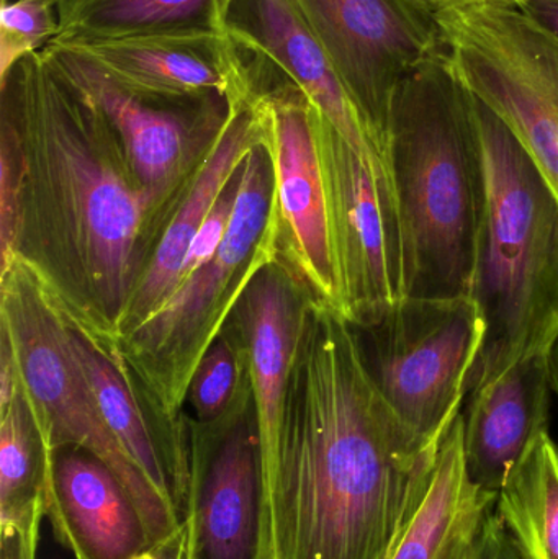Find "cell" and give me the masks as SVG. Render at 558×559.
Masks as SVG:
<instances>
[{
    "instance_id": "f1b7e54d",
    "label": "cell",
    "mask_w": 558,
    "mask_h": 559,
    "mask_svg": "<svg viewBox=\"0 0 558 559\" xmlns=\"http://www.w3.org/2000/svg\"><path fill=\"white\" fill-rule=\"evenodd\" d=\"M517 7L558 38V0H526Z\"/></svg>"
},
{
    "instance_id": "cb8c5ba5",
    "label": "cell",
    "mask_w": 558,
    "mask_h": 559,
    "mask_svg": "<svg viewBox=\"0 0 558 559\" xmlns=\"http://www.w3.org/2000/svg\"><path fill=\"white\" fill-rule=\"evenodd\" d=\"M226 331L206 352L190 381L187 401L195 413V423L213 424L251 401V391H238L246 374L242 341Z\"/></svg>"
},
{
    "instance_id": "d6986e66",
    "label": "cell",
    "mask_w": 558,
    "mask_h": 559,
    "mask_svg": "<svg viewBox=\"0 0 558 559\" xmlns=\"http://www.w3.org/2000/svg\"><path fill=\"white\" fill-rule=\"evenodd\" d=\"M64 48L87 56L131 91L153 97L229 95L238 81L235 46L216 33L134 36Z\"/></svg>"
},
{
    "instance_id": "277c9868",
    "label": "cell",
    "mask_w": 558,
    "mask_h": 559,
    "mask_svg": "<svg viewBox=\"0 0 558 559\" xmlns=\"http://www.w3.org/2000/svg\"><path fill=\"white\" fill-rule=\"evenodd\" d=\"M474 104L485 200L471 296L485 341L468 394L546 354L558 335L557 197L503 120L475 95Z\"/></svg>"
},
{
    "instance_id": "f546056e",
    "label": "cell",
    "mask_w": 558,
    "mask_h": 559,
    "mask_svg": "<svg viewBox=\"0 0 558 559\" xmlns=\"http://www.w3.org/2000/svg\"><path fill=\"white\" fill-rule=\"evenodd\" d=\"M547 368H549V380L553 393H556L558 400V335L554 338L546 352Z\"/></svg>"
},
{
    "instance_id": "4316f807",
    "label": "cell",
    "mask_w": 558,
    "mask_h": 559,
    "mask_svg": "<svg viewBox=\"0 0 558 559\" xmlns=\"http://www.w3.org/2000/svg\"><path fill=\"white\" fill-rule=\"evenodd\" d=\"M477 559H527L513 535L498 519L495 508L485 521Z\"/></svg>"
},
{
    "instance_id": "5b68a950",
    "label": "cell",
    "mask_w": 558,
    "mask_h": 559,
    "mask_svg": "<svg viewBox=\"0 0 558 559\" xmlns=\"http://www.w3.org/2000/svg\"><path fill=\"white\" fill-rule=\"evenodd\" d=\"M274 170L268 136L241 169L239 192L218 251L140 325L118 338L144 404L174 437H187L182 409L202 358L226 331L252 278L278 249L271 226Z\"/></svg>"
},
{
    "instance_id": "30bf717a",
    "label": "cell",
    "mask_w": 558,
    "mask_h": 559,
    "mask_svg": "<svg viewBox=\"0 0 558 559\" xmlns=\"http://www.w3.org/2000/svg\"><path fill=\"white\" fill-rule=\"evenodd\" d=\"M46 58L104 111L120 138L131 173L169 216L187 180L222 133L231 94L161 98L131 91L82 52L49 43Z\"/></svg>"
},
{
    "instance_id": "83f0119b",
    "label": "cell",
    "mask_w": 558,
    "mask_h": 559,
    "mask_svg": "<svg viewBox=\"0 0 558 559\" xmlns=\"http://www.w3.org/2000/svg\"><path fill=\"white\" fill-rule=\"evenodd\" d=\"M187 540H189V531L183 521L174 534L157 544L150 545L134 559H186Z\"/></svg>"
},
{
    "instance_id": "ffe728a7",
    "label": "cell",
    "mask_w": 558,
    "mask_h": 559,
    "mask_svg": "<svg viewBox=\"0 0 558 559\" xmlns=\"http://www.w3.org/2000/svg\"><path fill=\"white\" fill-rule=\"evenodd\" d=\"M495 499L468 475L461 414L442 437L425 498L392 559H477Z\"/></svg>"
},
{
    "instance_id": "3957f363",
    "label": "cell",
    "mask_w": 558,
    "mask_h": 559,
    "mask_svg": "<svg viewBox=\"0 0 558 559\" xmlns=\"http://www.w3.org/2000/svg\"><path fill=\"white\" fill-rule=\"evenodd\" d=\"M405 298L471 295L485 180L474 95L448 51L400 84L389 127Z\"/></svg>"
},
{
    "instance_id": "6da1fadb",
    "label": "cell",
    "mask_w": 558,
    "mask_h": 559,
    "mask_svg": "<svg viewBox=\"0 0 558 559\" xmlns=\"http://www.w3.org/2000/svg\"><path fill=\"white\" fill-rule=\"evenodd\" d=\"M438 450L383 400L351 322L311 299L265 489L269 559H392Z\"/></svg>"
},
{
    "instance_id": "4dcf8cb0",
    "label": "cell",
    "mask_w": 558,
    "mask_h": 559,
    "mask_svg": "<svg viewBox=\"0 0 558 559\" xmlns=\"http://www.w3.org/2000/svg\"><path fill=\"white\" fill-rule=\"evenodd\" d=\"M425 2L438 10L442 9V7L462 5V3L508 2V0H425Z\"/></svg>"
},
{
    "instance_id": "e0dca14e",
    "label": "cell",
    "mask_w": 558,
    "mask_h": 559,
    "mask_svg": "<svg viewBox=\"0 0 558 559\" xmlns=\"http://www.w3.org/2000/svg\"><path fill=\"white\" fill-rule=\"evenodd\" d=\"M43 506L56 542L75 559H134L150 547L127 489L97 456L46 450Z\"/></svg>"
},
{
    "instance_id": "603a6c76",
    "label": "cell",
    "mask_w": 558,
    "mask_h": 559,
    "mask_svg": "<svg viewBox=\"0 0 558 559\" xmlns=\"http://www.w3.org/2000/svg\"><path fill=\"white\" fill-rule=\"evenodd\" d=\"M46 460L28 404L16 388L0 409V528L20 527L45 511Z\"/></svg>"
},
{
    "instance_id": "1f68e13d",
    "label": "cell",
    "mask_w": 558,
    "mask_h": 559,
    "mask_svg": "<svg viewBox=\"0 0 558 559\" xmlns=\"http://www.w3.org/2000/svg\"><path fill=\"white\" fill-rule=\"evenodd\" d=\"M39 532H41V528H36V531L29 535L28 545H26L25 559L38 558Z\"/></svg>"
},
{
    "instance_id": "7c38bea8",
    "label": "cell",
    "mask_w": 558,
    "mask_h": 559,
    "mask_svg": "<svg viewBox=\"0 0 558 559\" xmlns=\"http://www.w3.org/2000/svg\"><path fill=\"white\" fill-rule=\"evenodd\" d=\"M314 121L330 200L341 316L356 328L372 324L405 299L399 225L369 164L317 111Z\"/></svg>"
},
{
    "instance_id": "ba28073f",
    "label": "cell",
    "mask_w": 558,
    "mask_h": 559,
    "mask_svg": "<svg viewBox=\"0 0 558 559\" xmlns=\"http://www.w3.org/2000/svg\"><path fill=\"white\" fill-rule=\"evenodd\" d=\"M465 87L520 141L558 200V38L510 2L436 10Z\"/></svg>"
},
{
    "instance_id": "d6a6232c",
    "label": "cell",
    "mask_w": 558,
    "mask_h": 559,
    "mask_svg": "<svg viewBox=\"0 0 558 559\" xmlns=\"http://www.w3.org/2000/svg\"><path fill=\"white\" fill-rule=\"evenodd\" d=\"M187 531H189V540H187L186 559H197L195 547H193L192 532H190L189 522L186 521Z\"/></svg>"
},
{
    "instance_id": "836d02e7",
    "label": "cell",
    "mask_w": 558,
    "mask_h": 559,
    "mask_svg": "<svg viewBox=\"0 0 558 559\" xmlns=\"http://www.w3.org/2000/svg\"><path fill=\"white\" fill-rule=\"evenodd\" d=\"M508 2L513 3V5H518V3L526 2V0H508Z\"/></svg>"
},
{
    "instance_id": "d4e9b609",
    "label": "cell",
    "mask_w": 558,
    "mask_h": 559,
    "mask_svg": "<svg viewBox=\"0 0 558 559\" xmlns=\"http://www.w3.org/2000/svg\"><path fill=\"white\" fill-rule=\"evenodd\" d=\"M58 35V0H2L0 81L23 58L43 51Z\"/></svg>"
},
{
    "instance_id": "8992f818",
    "label": "cell",
    "mask_w": 558,
    "mask_h": 559,
    "mask_svg": "<svg viewBox=\"0 0 558 559\" xmlns=\"http://www.w3.org/2000/svg\"><path fill=\"white\" fill-rule=\"evenodd\" d=\"M0 344L12 358L16 388L45 449L74 447L97 456L136 506L150 545L174 534L182 522L102 419L72 354L68 318L20 259L0 274Z\"/></svg>"
},
{
    "instance_id": "9a60e30c",
    "label": "cell",
    "mask_w": 558,
    "mask_h": 559,
    "mask_svg": "<svg viewBox=\"0 0 558 559\" xmlns=\"http://www.w3.org/2000/svg\"><path fill=\"white\" fill-rule=\"evenodd\" d=\"M265 136L268 128L259 97L249 91L239 75L231 91L228 120L174 202L153 251L131 289L118 338L150 318L179 286L187 252L246 157L264 143Z\"/></svg>"
},
{
    "instance_id": "484cf974",
    "label": "cell",
    "mask_w": 558,
    "mask_h": 559,
    "mask_svg": "<svg viewBox=\"0 0 558 559\" xmlns=\"http://www.w3.org/2000/svg\"><path fill=\"white\" fill-rule=\"evenodd\" d=\"M22 200V159L12 124L0 118V274L15 261Z\"/></svg>"
},
{
    "instance_id": "44dd1931",
    "label": "cell",
    "mask_w": 558,
    "mask_h": 559,
    "mask_svg": "<svg viewBox=\"0 0 558 559\" xmlns=\"http://www.w3.org/2000/svg\"><path fill=\"white\" fill-rule=\"evenodd\" d=\"M231 0H58L55 45L71 46L169 33L226 35Z\"/></svg>"
},
{
    "instance_id": "7a4b0ae2",
    "label": "cell",
    "mask_w": 558,
    "mask_h": 559,
    "mask_svg": "<svg viewBox=\"0 0 558 559\" xmlns=\"http://www.w3.org/2000/svg\"><path fill=\"white\" fill-rule=\"evenodd\" d=\"M22 159L20 259L66 318L117 350L118 329L167 215L131 173L117 131L45 52L0 81Z\"/></svg>"
},
{
    "instance_id": "52a82bcc",
    "label": "cell",
    "mask_w": 558,
    "mask_h": 559,
    "mask_svg": "<svg viewBox=\"0 0 558 559\" xmlns=\"http://www.w3.org/2000/svg\"><path fill=\"white\" fill-rule=\"evenodd\" d=\"M353 328L383 400L418 442L438 449L464 409L484 347L477 301L471 295L405 298L372 324Z\"/></svg>"
},
{
    "instance_id": "5bb4252c",
    "label": "cell",
    "mask_w": 558,
    "mask_h": 559,
    "mask_svg": "<svg viewBox=\"0 0 558 559\" xmlns=\"http://www.w3.org/2000/svg\"><path fill=\"white\" fill-rule=\"evenodd\" d=\"M225 33L236 51L297 85L373 170L380 192L399 223L392 173L370 140L336 69L290 0H231ZM400 228V223H399Z\"/></svg>"
},
{
    "instance_id": "9c48e42d",
    "label": "cell",
    "mask_w": 558,
    "mask_h": 559,
    "mask_svg": "<svg viewBox=\"0 0 558 559\" xmlns=\"http://www.w3.org/2000/svg\"><path fill=\"white\" fill-rule=\"evenodd\" d=\"M290 2L327 52L390 167V114L396 91L419 66L446 51L435 7L425 0Z\"/></svg>"
},
{
    "instance_id": "7402d4cb",
    "label": "cell",
    "mask_w": 558,
    "mask_h": 559,
    "mask_svg": "<svg viewBox=\"0 0 558 559\" xmlns=\"http://www.w3.org/2000/svg\"><path fill=\"white\" fill-rule=\"evenodd\" d=\"M495 512L527 559H558V447L549 430L508 473Z\"/></svg>"
},
{
    "instance_id": "ac0fdd59",
    "label": "cell",
    "mask_w": 558,
    "mask_h": 559,
    "mask_svg": "<svg viewBox=\"0 0 558 559\" xmlns=\"http://www.w3.org/2000/svg\"><path fill=\"white\" fill-rule=\"evenodd\" d=\"M546 354L524 358L465 400L464 455L472 481L497 496L508 473L539 433L549 430Z\"/></svg>"
},
{
    "instance_id": "8fae6325",
    "label": "cell",
    "mask_w": 558,
    "mask_h": 559,
    "mask_svg": "<svg viewBox=\"0 0 558 559\" xmlns=\"http://www.w3.org/2000/svg\"><path fill=\"white\" fill-rule=\"evenodd\" d=\"M256 95L274 170L271 226L278 258L313 301L341 314L330 200L313 107L297 85L274 72Z\"/></svg>"
},
{
    "instance_id": "4fadbf2b",
    "label": "cell",
    "mask_w": 558,
    "mask_h": 559,
    "mask_svg": "<svg viewBox=\"0 0 558 559\" xmlns=\"http://www.w3.org/2000/svg\"><path fill=\"white\" fill-rule=\"evenodd\" d=\"M186 521L197 559H269L264 475L252 401L213 424L193 420Z\"/></svg>"
},
{
    "instance_id": "2e32d148",
    "label": "cell",
    "mask_w": 558,
    "mask_h": 559,
    "mask_svg": "<svg viewBox=\"0 0 558 559\" xmlns=\"http://www.w3.org/2000/svg\"><path fill=\"white\" fill-rule=\"evenodd\" d=\"M311 296L277 259L246 288L233 321L242 341L268 489L277 463L288 384Z\"/></svg>"
}]
</instances>
